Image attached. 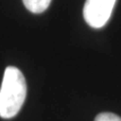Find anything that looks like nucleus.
Listing matches in <instances>:
<instances>
[{
    "instance_id": "nucleus-2",
    "label": "nucleus",
    "mask_w": 121,
    "mask_h": 121,
    "mask_svg": "<svg viewBox=\"0 0 121 121\" xmlns=\"http://www.w3.org/2000/svg\"><path fill=\"white\" fill-rule=\"evenodd\" d=\"M116 0H86L83 14L91 27L101 28L111 17Z\"/></svg>"
},
{
    "instance_id": "nucleus-3",
    "label": "nucleus",
    "mask_w": 121,
    "mask_h": 121,
    "mask_svg": "<svg viewBox=\"0 0 121 121\" xmlns=\"http://www.w3.org/2000/svg\"><path fill=\"white\" fill-rule=\"evenodd\" d=\"M26 9L32 13H43L50 6L52 0H22Z\"/></svg>"
},
{
    "instance_id": "nucleus-4",
    "label": "nucleus",
    "mask_w": 121,
    "mask_h": 121,
    "mask_svg": "<svg viewBox=\"0 0 121 121\" xmlns=\"http://www.w3.org/2000/svg\"><path fill=\"white\" fill-rule=\"evenodd\" d=\"M95 121H121V117L117 116L114 113L104 112L98 114L95 118Z\"/></svg>"
},
{
    "instance_id": "nucleus-1",
    "label": "nucleus",
    "mask_w": 121,
    "mask_h": 121,
    "mask_svg": "<svg viewBox=\"0 0 121 121\" xmlns=\"http://www.w3.org/2000/svg\"><path fill=\"white\" fill-rule=\"evenodd\" d=\"M26 90L25 78L21 71L15 67H7L0 88V117L9 119L19 112Z\"/></svg>"
}]
</instances>
